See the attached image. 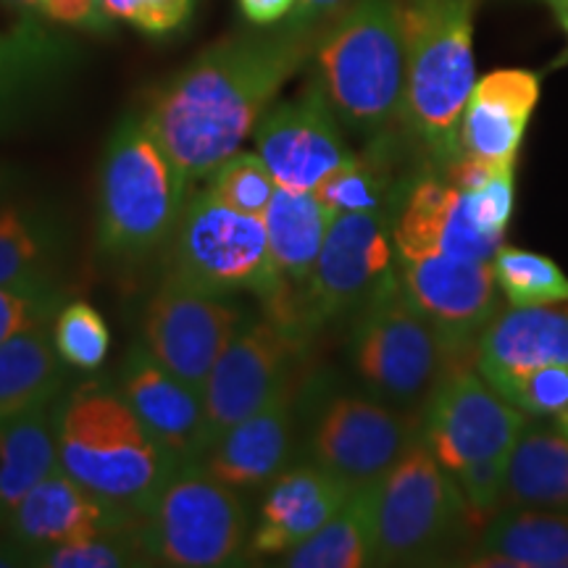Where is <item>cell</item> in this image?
Segmentation results:
<instances>
[{"instance_id": "obj_26", "label": "cell", "mask_w": 568, "mask_h": 568, "mask_svg": "<svg viewBox=\"0 0 568 568\" xmlns=\"http://www.w3.org/2000/svg\"><path fill=\"white\" fill-rule=\"evenodd\" d=\"M466 566L568 568V510L500 508L479 529Z\"/></svg>"}, {"instance_id": "obj_21", "label": "cell", "mask_w": 568, "mask_h": 568, "mask_svg": "<svg viewBox=\"0 0 568 568\" xmlns=\"http://www.w3.org/2000/svg\"><path fill=\"white\" fill-rule=\"evenodd\" d=\"M297 393V376H290L264 406L211 439L197 464L237 493L266 487L293 456Z\"/></svg>"}, {"instance_id": "obj_3", "label": "cell", "mask_w": 568, "mask_h": 568, "mask_svg": "<svg viewBox=\"0 0 568 568\" xmlns=\"http://www.w3.org/2000/svg\"><path fill=\"white\" fill-rule=\"evenodd\" d=\"M481 0H400L406 40L403 132L443 169L458 155V122L477 82L474 19Z\"/></svg>"}, {"instance_id": "obj_11", "label": "cell", "mask_w": 568, "mask_h": 568, "mask_svg": "<svg viewBox=\"0 0 568 568\" xmlns=\"http://www.w3.org/2000/svg\"><path fill=\"white\" fill-rule=\"evenodd\" d=\"M393 216L335 213L308 282L295 293L301 329L314 337L326 324L355 316L393 272Z\"/></svg>"}, {"instance_id": "obj_35", "label": "cell", "mask_w": 568, "mask_h": 568, "mask_svg": "<svg viewBox=\"0 0 568 568\" xmlns=\"http://www.w3.org/2000/svg\"><path fill=\"white\" fill-rule=\"evenodd\" d=\"M276 187L280 184H276L266 161L258 153L247 151H234L232 155H226L209 174V184H205V190L219 203L258 219L266 213Z\"/></svg>"}, {"instance_id": "obj_31", "label": "cell", "mask_w": 568, "mask_h": 568, "mask_svg": "<svg viewBox=\"0 0 568 568\" xmlns=\"http://www.w3.org/2000/svg\"><path fill=\"white\" fill-rule=\"evenodd\" d=\"M290 568H364L374 566V481L355 487L345 506L316 535L284 552Z\"/></svg>"}, {"instance_id": "obj_33", "label": "cell", "mask_w": 568, "mask_h": 568, "mask_svg": "<svg viewBox=\"0 0 568 568\" xmlns=\"http://www.w3.org/2000/svg\"><path fill=\"white\" fill-rule=\"evenodd\" d=\"M493 268L508 305H568V276L550 255L503 243Z\"/></svg>"}, {"instance_id": "obj_39", "label": "cell", "mask_w": 568, "mask_h": 568, "mask_svg": "<svg viewBox=\"0 0 568 568\" xmlns=\"http://www.w3.org/2000/svg\"><path fill=\"white\" fill-rule=\"evenodd\" d=\"M61 305V287H0V343L32 326L51 324Z\"/></svg>"}, {"instance_id": "obj_24", "label": "cell", "mask_w": 568, "mask_h": 568, "mask_svg": "<svg viewBox=\"0 0 568 568\" xmlns=\"http://www.w3.org/2000/svg\"><path fill=\"white\" fill-rule=\"evenodd\" d=\"M548 364H568L566 305H508L474 347V368L487 385Z\"/></svg>"}, {"instance_id": "obj_14", "label": "cell", "mask_w": 568, "mask_h": 568, "mask_svg": "<svg viewBox=\"0 0 568 568\" xmlns=\"http://www.w3.org/2000/svg\"><path fill=\"white\" fill-rule=\"evenodd\" d=\"M80 61L69 34L0 0V134L19 132L51 109Z\"/></svg>"}, {"instance_id": "obj_42", "label": "cell", "mask_w": 568, "mask_h": 568, "mask_svg": "<svg viewBox=\"0 0 568 568\" xmlns=\"http://www.w3.org/2000/svg\"><path fill=\"white\" fill-rule=\"evenodd\" d=\"M353 0H297L295 11L290 13L287 24L295 30L322 32L343 13Z\"/></svg>"}, {"instance_id": "obj_6", "label": "cell", "mask_w": 568, "mask_h": 568, "mask_svg": "<svg viewBox=\"0 0 568 568\" xmlns=\"http://www.w3.org/2000/svg\"><path fill=\"white\" fill-rule=\"evenodd\" d=\"M529 422L474 364L447 368L422 416V435L432 456L456 479L479 529L500 510L510 447Z\"/></svg>"}, {"instance_id": "obj_25", "label": "cell", "mask_w": 568, "mask_h": 568, "mask_svg": "<svg viewBox=\"0 0 568 568\" xmlns=\"http://www.w3.org/2000/svg\"><path fill=\"white\" fill-rule=\"evenodd\" d=\"M67 253L59 211L38 201L0 203V287H59Z\"/></svg>"}, {"instance_id": "obj_7", "label": "cell", "mask_w": 568, "mask_h": 568, "mask_svg": "<svg viewBox=\"0 0 568 568\" xmlns=\"http://www.w3.org/2000/svg\"><path fill=\"white\" fill-rule=\"evenodd\" d=\"M479 527L424 435L374 481V566L429 564Z\"/></svg>"}, {"instance_id": "obj_17", "label": "cell", "mask_w": 568, "mask_h": 568, "mask_svg": "<svg viewBox=\"0 0 568 568\" xmlns=\"http://www.w3.org/2000/svg\"><path fill=\"white\" fill-rule=\"evenodd\" d=\"M332 103L314 77L290 101L274 103L255 124V145L280 187L314 190L353 151Z\"/></svg>"}, {"instance_id": "obj_30", "label": "cell", "mask_w": 568, "mask_h": 568, "mask_svg": "<svg viewBox=\"0 0 568 568\" xmlns=\"http://www.w3.org/2000/svg\"><path fill=\"white\" fill-rule=\"evenodd\" d=\"M51 406L0 424V529L24 495L59 466Z\"/></svg>"}, {"instance_id": "obj_36", "label": "cell", "mask_w": 568, "mask_h": 568, "mask_svg": "<svg viewBox=\"0 0 568 568\" xmlns=\"http://www.w3.org/2000/svg\"><path fill=\"white\" fill-rule=\"evenodd\" d=\"M30 566L42 568H130L151 566L142 550L138 527L124 531H105V535L74 539L67 545L34 550Z\"/></svg>"}, {"instance_id": "obj_22", "label": "cell", "mask_w": 568, "mask_h": 568, "mask_svg": "<svg viewBox=\"0 0 568 568\" xmlns=\"http://www.w3.org/2000/svg\"><path fill=\"white\" fill-rule=\"evenodd\" d=\"M353 489L314 460L287 466L266 485L245 558H282L316 535L345 506Z\"/></svg>"}, {"instance_id": "obj_16", "label": "cell", "mask_w": 568, "mask_h": 568, "mask_svg": "<svg viewBox=\"0 0 568 568\" xmlns=\"http://www.w3.org/2000/svg\"><path fill=\"white\" fill-rule=\"evenodd\" d=\"M245 318L230 297L163 280L142 316V345L184 385L203 393L213 364Z\"/></svg>"}, {"instance_id": "obj_38", "label": "cell", "mask_w": 568, "mask_h": 568, "mask_svg": "<svg viewBox=\"0 0 568 568\" xmlns=\"http://www.w3.org/2000/svg\"><path fill=\"white\" fill-rule=\"evenodd\" d=\"M116 21L151 40L176 38L193 24L201 0H101Z\"/></svg>"}, {"instance_id": "obj_10", "label": "cell", "mask_w": 568, "mask_h": 568, "mask_svg": "<svg viewBox=\"0 0 568 568\" xmlns=\"http://www.w3.org/2000/svg\"><path fill=\"white\" fill-rule=\"evenodd\" d=\"M169 243L166 280L195 293H251L264 303L282 287L268 255L264 219L219 203L209 190L187 197Z\"/></svg>"}, {"instance_id": "obj_19", "label": "cell", "mask_w": 568, "mask_h": 568, "mask_svg": "<svg viewBox=\"0 0 568 568\" xmlns=\"http://www.w3.org/2000/svg\"><path fill=\"white\" fill-rule=\"evenodd\" d=\"M140 521L142 516L95 495L55 466L13 508L3 531L24 545L32 556L34 550L67 545L74 539L134 529L140 527Z\"/></svg>"}, {"instance_id": "obj_15", "label": "cell", "mask_w": 568, "mask_h": 568, "mask_svg": "<svg viewBox=\"0 0 568 568\" xmlns=\"http://www.w3.org/2000/svg\"><path fill=\"white\" fill-rule=\"evenodd\" d=\"M397 280L416 308L435 326L453 366L474 364L477 339L500 311L493 261L424 255L397 258Z\"/></svg>"}, {"instance_id": "obj_37", "label": "cell", "mask_w": 568, "mask_h": 568, "mask_svg": "<svg viewBox=\"0 0 568 568\" xmlns=\"http://www.w3.org/2000/svg\"><path fill=\"white\" fill-rule=\"evenodd\" d=\"M497 389L510 406L535 418H556L568 410V364H548L506 376Z\"/></svg>"}, {"instance_id": "obj_18", "label": "cell", "mask_w": 568, "mask_h": 568, "mask_svg": "<svg viewBox=\"0 0 568 568\" xmlns=\"http://www.w3.org/2000/svg\"><path fill=\"white\" fill-rule=\"evenodd\" d=\"M506 240L481 232L474 222L464 190L443 174L414 180L393 216V247L397 258L447 255L464 261H493Z\"/></svg>"}, {"instance_id": "obj_47", "label": "cell", "mask_w": 568, "mask_h": 568, "mask_svg": "<svg viewBox=\"0 0 568 568\" xmlns=\"http://www.w3.org/2000/svg\"><path fill=\"white\" fill-rule=\"evenodd\" d=\"M552 422H556V424L560 426V429H564L566 435H568V410H564V414H558L556 418H552Z\"/></svg>"}, {"instance_id": "obj_5", "label": "cell", "mask_w": 568, "mask_h": 568, "mask_svg": "<svg viewBox=\"0 0 568 568\" xmlns=\"http://www.w3.org/2000/svg\"><path fill=\"white\" fill-rule=\"evenodd\" d=\"M187 180L142 113H126L105 142L98 172L95 243L116 264H140L172 240Z\"/></svg>"}, {"instance_id": "obj_8", "label": "cell", "mask_w": 568, "mask_h": 568, "mask_svg": "<svg viewBox=\"0 0 568 568\" xmlns=\"http://www.w3.org/2000/svg\"><path fill=\"white\" fill-rule=\"evenodd\" d=\"M353 366L376 397L416 416L429 403L453 361L443 339L416 308L395 268L355 314Z\"/></svg>"}, {"instance_id": "obj_2", "label": "cell", "mask_w": 568, "mask_h": 568, "mask_svg": "<svg viewBox=\"0 0 568 568\" xmlns=\"http://www.w3.org/2000/svg\"><path fill=\"white\" fill-rule=\"evenodd\" d=\"M51 424L59 468L105 500L145 516L182 464L134 416L111 376L55 397Z\"/></svg>"}, {"instance_id": "obj_20", "label": "cell", "mask_w": 568, "mask_h": 568, "mask_svg": "<svg viewBox=\"0 0 568 568\" xmlns=\"http://www.w3.org/2000/svg\"><path fill=\"white\" fill-rule=\"evenodd\" d=\"M119 393L130 403L151 435L180 464L197 460L209 447L203 395L161 366L142 343H132L113 376Z\"/></svg>"}, {"instance_id": "obj_43", "label": "cell", "mask_w": 568, "mask_h": 568, "mask_svg": "<svg viewBox=\"0 0 568 568\" xmlns=\"http://www.w3.org/2000/svg\"><path fill=\"white\" fill-rule=\"evenodd\" d=\"M237 6L251 27H276L290 19L297 0H237Z\"/></svg>"}, {"instance_id": "obj_28", "label": "cell", "mask_w": 568, "mask_h": 568, "mask_svg": "<svg viewBox=\"0 0 568 568\" xmlns=\"http://www.w3.org/2000/svg\"><path fill=\"white\" fill-rule=\"evenodd\" d=\"M261 219L266 226L268 255L282 284L301 290L314 272L335 213L308 190L276 187Z\"/></svg>"}, {"instance_id": "obj_23", "label": "cell", "mask_w": 568, "mask_h": 568, "mask_svg": "<svg viewBox=\"0 0 568 568\" xmlns=\"http://www.w3.org/2000/svg\"><path fill=\"white\" fill-rule=\"evenodd\" d=\"M542 92L529 69H495L474 82L458 122V155L514 163Z\"/></svg>"}, {"instance_id": "obj_44", "label": "cell", "mask_w": 568, "mask_h": 568, "mask_svg": "<svg viewBox=\"0 0 568 568\" xmlns=\"http://www.w3.org/2000/svg\"><path fill=\"white\" fill-rule=\"evenodd\" d=\"M9 566H30V550L6 535L0 537V568Z\"/></svg>"}, {"instance_id": "obj_13", "label": "cell", "mask_w": 568, "mask_h": 568, "mask_svg": "<svg viewBox=\"0 0 568 568\" xmlns=\"http://www.w3.org/2000/svg\"><path fill=\"white\" fill-rule=\"evenodd\" d=\"M311 339L276 318H245L203 385V410L209 437L216 439L280 389L301 361ZM211 445V443H209Z\"/></svg>"}, {"instance_id": "obj_12", "label": "cell", "mask_w": 568, "mask_h": 568, "mask_svg": "<svg viewBox=\"0 0 568 568\" xmlns=\"http://www.w3.org/2000/svg\"><path fill=\"white\" fill-rule=\"evenodd\" d=\"M422 435V418L376 395L337 393L318 406L305 453L351 487L382 479Z\"/></svg>"}, {"instance_id": "obj_46", "label": "cell", "mask_w": 568, "mask_h": 568, "mask_svg": "<svg viewBox=\"0 0 568 568\" xmlns=\"http://www.w3.org/2000/svg\"><path fill=\"white\" fill-rule=\"evenodd\" d=\"M545 6L552 11V17L560 24V30L568 34V0H542Z\"/></svg>"}, {"instance_id": "obj_27", "label": "cell", "mask_w": 568, "mask_h": 568, "mask_svg": "<svg viewBox=\"0 0 568 568\" xmlns=\"http://www.w3.org/2000/svg\"><path fill=\"white\" fill-rule=\"evenodd\" d=\"M500 508L568 510V435L552 424H524L510 447Z\"/></svg>"}, {"instance_id": "obj_4", "label": "cell", "mask_w": 568, "mask_h": 568, "mask_svg": "<svg viewBox=\"0 0 568 568\" xmlns=\"http://www.w3.org/2000/svg\"><path fill=\"white\" fill-rule=\"evenodd\" d=\"M316 80L347 130L379 138L403 122L406 40L400 0H353L318 32Z\"/></svg>"}, {"instance_id": "obj_41", "label": "cell", "mask_w": 568, "mask_h": 568, "mask_svg": "<svg viewBox=\"0 0 568 568\" xmlns=\"http://www.w3.org/2000/svg\"><path fill=\"white\" fill-rule=\"evenodd\" d=\"M466 201L481 232L493 234L497 240H506L516 201V166L500 169L479 190H468Z\"/></svg>"}, {"instance_id": "obj_34", "label": "cell", "mask_w": 568, "mask_h": 568, "mask_svg": "<svg viewBox=\"0 0 568 568\" xmlns=\"http://www.w3.org/2000/svg\"><path fill=\"white\" fill-rule=\"evenodd\" d=\"M51 339L63 366L98 372L111 351V332L101 311L88 301L63 303L51 322Z\"/></svg>"}, {"instance_id": "obj_45", "label": "cell", "mask_w": 568, "mask_h": 568, "mask_svg": "<svg viewBox=\"0 0 568 568\" xmlns=\"http://www.w3.org/2000/svg\"><path fill=\"white\" fill-rule=\"evenodd\" d=\"M13 187H17V172L11 166H6V163H0V203L9 201Z\"/></svg>"}, {"instance_id": "obj_32", "label": "cell", "mask_w": 568, "mask_h": 568, "mask_svg": "<svg viewBox=\"0 0 568 568\" xmlns=\"http://www.w3.org/2000/svg\"><path fill=\"white\" fill-rule=\"evenodd\" d=\"M393 132L372 138V148L364 155H351L343 166H337L314 195L332 213H387L395 216L397 182L393 172Z\"/></svg>"}, {"instance_id": "obj_40", "label": "cell", "mask_w": 568, "mask_h": 568, "mask_svg": "<svg viewBox=\"0 0 568 568\" xmlns=\"http://www.w3.org/2000/svg\"><path fill=\"white\" fill-rule=\"evenodd\" d=\"M6 3L53 27H69L90 34H113L116 30V19L103 9L101 0H6Z\"/></svg>"}, {"instance_id": "obj_29", "label": "cell", "mask_w": 568, "mask_h": 568, "mask_svg": "<svg viewBox=\"0 0 568 568\" xmlns=\"http://www.w3.org/2000/svg\"><path fill=\"white\" fill-rule=\"evenodd\" d=\"M67 385V366L55 353L51 324L32 326L0 343V424L51 406Z\"/></svg>"}, {"instance_id": "obj_9", "label": "cell", "mask_w": 568, "mask_h": 568, "mask_svg": "<svg viewBox=\"0 0 568 568\" xmlns=\"http://www.w3.org/2000/svg\"><path fill=\"white\" fill-rule=\"evenodd\" d=\"M151 566L219 568L245 558L251 521L237 489L187 460L138 527Z\"/></svg>"}, {"instance_id": "obj_1", "label": "cell", "mask_w": 568, "mask_h": 568, "mask_svg": "<svg viewBox=\"0 0 568 568\" xmlns=\"http://www.w3.org/2000/svg\"><path fill=\"white\" fill-rule=\"evenodd\" d=\"M318 32L255 27L195 55L148 98V126L184 180L209 176L240 151L276 95L314 59Z\"/></svg>"}]
</instances>
